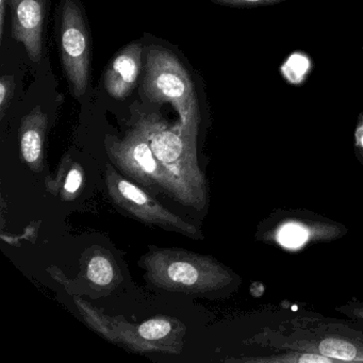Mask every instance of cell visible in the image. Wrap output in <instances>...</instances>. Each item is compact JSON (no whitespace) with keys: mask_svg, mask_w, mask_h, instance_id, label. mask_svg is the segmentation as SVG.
I'll return each instance as SVG.
<instances>
[{"mask_svg":"<svg viewBox=\"0 0 363 363\" xmlns=\"http://www.w3.org/2000/svg\"><path fill=\"white\" fill-rule=\"evenodd\" d=\"M133 158L141 165L142 169L147 173H154L156 169V161L152 156V148L146 142L140 141L133 147Z\"/></svg>","mask_w":363,"mask_h":363,"instance_id":"cell-12","label":"cell"},{"mask_svg":"<svg viewBox=\"0 0 363 363\" xmlns=\"http://www.w3.org/2000/svg\"><path fill=\"white\" fill-rule=\"evenodd\" d=\"M218 5L235 8H256L267 7V6L278 5L286 0H210Z\"/></svg>","mask_w":363,"mask_h":363,"instance_id":"cell-14","label":"cell"},{"mask_svg":"<svg viewBox=\"0 0 363 363\" xmlns=\"http://www.w3.org/2000/svg\"><path fill=\"white\" fill-rule=\"evenodd\" d=\"M82 182V174L77 169H73L67 176V182H65V190L69 191V193L76 192L79 189Z\"/></svg>","mask_w":363,"mask_h":363,"instance_id":"cell-18","label":"cell"},{"mask_svg":"<svg viewBox=\"0 0 363 363\" xmlns=\"http://www.w3.org/2000/svg\"><path fill=\"white\" fill-rule=\"evenodd\" d=\"M88 277L99 286H107L113 278V269L107 259L95 257L89 263Z\"/></svg>","mask_w":363,"mask_h":363,"instance_id":"cell-9","label":"cell"},{"mask_svg":"<svg viewBox=\"0 0 363 363\" xmlns=\"http://www.w3.org/2000/svg\"><path fill=\"white\" fill-rule=\"evenodd\" d=\"M12 37L24 45L29 58L39 62L43 50L45 0H11Z\"/></svg>","mask_w":363,"mask_h":363,"instance_id":"cell-4","label":"cell"},{"mask_svg":"<svg viewBox=\"0 0 363 363\" xmlns=\"http://www.w3.org/2000/svg\"><path fill=\"white\" fill-rule=\"evenodd\" d=\"M250 361L264 363H333L335 359L316 352H298V350H286V352L274 356L255 358Z\"/></svg>","mask_w":363,"mask_h":363,"instance_id":"cell-8","label":"cell"},{"mask_svg":"<svg viewBox=\"0 0 363 363\" xmlns=\"http://www.w3.org/2000/svg\"><path fill=\"white\" fill-rule=\"evenodd\" d=\"M171 324L165 320H150L140 326L139 333L144 339L158 340L169 335Z\"/></svg>","mask_w":363,"mask_h":363,"instance_id":"cell-11","label":"cell"},{"mask_svg":"<svg viewBox=\"0 0 363 363\" xmlns=\"http://www.w3.org/2000/svg\"><path fill=\"white\" fill-rule=\"evenodd\" d=\"M339 309L341 310L342 313L363 322V303H348Z\"/></svg>","mask_w":363,"mask_h":363,"instance_id":"cell-17","label":"cell"},{"mask_svg":"<svg viewBox=\"0 0 363 363\" xmlns=\"http://www.w3.org/2000/svg\"><path fill=\"white\" fill-rule=\"evenodd\" d=\"M142 90L152 103L169 101L186 124L196 120L197 97L186 69L169 50L146 48L145 75Z\"/></svg>","mask_w":363,"mask_h":363,"instance_id":"cell-2","label":"cell"},{"mask_svg":"<svg viewBox=\"0 0 363 363\" xmlns=\"http://www.w3.org/2000/svg\"><path fill=\"white\" fill-rule=\"evenodd\" d=\"M118 190L121 191V193H122L126 199H130V201L138 203V205H144V203H147V197H146V195L144 194L140 189L133 186V184H129V182H124V180L121 182L120 184H118Z\"/></svg>","mask_w":363,"mask_h":363,"instance_id":"cell-16","label":"cell"},{"mask_svg":"<svg viewBox=\"0 0 363 363\" xmlns=\"http://www.w3.org/2000/svg\"><path fill=\"white\" fill-rule=\"evenodd\" d=\"M142 63V45L140 42L123 48L112 60L105 74L108 94L116 99H124L130 94L139 78Z\"/></svg>","mask_w":363,"mask_h":363,"instance_id":"cell-5","label":"cell"},{"mask_svg":"<svg viewBox=\"0 0 363 363\" xmlns=\"http://www.w3.org/2000/svg\"><path fill=\"white\" fill-rule=\"evenodd\" d=\"M152 150L159 160L164 163H174L184 152V140L179 135L165 129H156L152 133Z\"/></svg>","mask_w":363,"mask_h":363,"instance_id":"cell-7","label":"cell"},{"mask_svg":"<svg viewBox=\"0 0 363 363\" xmlns=\"http://www.w3.org/2000/svg\"><path fill=\"white\" fill-rule=\"evenodd\" d=\"M60 50L65 75L74 96L80 99L88 89L90 41L84 16L73 0H65L62 6Z\"/></svg>","mask_w":363,"mask_h":363,"instance_id":"cell-3","label":"cell"},{"mask_svg":"<svg viewBox=\"0 0 363 363\" xmlns=\"http://www.w3.org/2000/svg\"><path fill=\"white\" fill-rule=\"evenodd\" d=\"M6 0H0V35H4V22H5Z\"/></svg>","mask_w":363,"mask_h":363,"instance_id":"cell-19","label":"cell"},{"mask_svg":"<svg viewBox=\"0 0 363 363\" xmlns=\"http://www.w3.org/2000/svg\"><path fill=\"white\" fill-rule=\"evenodd\" d=\"M308 238V233L306 229L298 226H288L282 229L279 233V240L282 245L289 247L301 245L305 243Z\"/></svg>","mask_w":363,"mask_h":363,"instance_id":"cell-13","label":"cell"},{"mask_svg":"<svg viewBox=\"0 0 363 363\" xmlns=\"http://www.w3.org/2000/svg\"><path fill=\"white\" fill-rule=\"evenodd\" d=\"M14 77L13 76H3L0 79V111L5 113L9 107L10 101L13 96Z\"/></svg>","mask_w":363,"mask_h":363,"instance_id":"cell-15","label":"cell"},{"mask_svg":"<svg viewBox=\"0 0 363 363\" xmlns=\"http://www.w3.org/2000/svg\"><path fill=\"white\" fill-rule=\"evenodd\" d=\"M263 343L278 350L316 352L337 361H362L363 331L341 322L295 318L278 329H265Z\"/></svg>","mask_w":363,"mask_h":363,"instance_id":"cell-1","label":"cell"},{"mask_svg":"<svg viewBox=\"0 0 363 363\" xmlns=\"http://www.w3.org/2000/svg\"><path fill=\"white\" fill-rule=\"evenodd\" d=\"M45 123V116L40 108L33 110V113L26 118L25 130L22 135V152L25 160L35 162L41 156L42 133L41 129Z\"/></svg>","mask_w":363,"mask_h":363,"instance_id":"cell-6","label":"cell"},{"mask_svg":"<svg viewBox=\"0 0 363 363\" xmlns=\"http://www.w3.org/2000/svg\"><path fill=\"white\" fill-rule=\"evenodd\" d=\"M167 273H169V278L173 281L186 284V286L194 284L197 281V278H199L196 269L190 263L186 262L173 263V264L169 265Z\"/></svg>","mask_w":363,"mask_h":363,"instance_id":"cell-10","label":"cell"}]
</instances>
